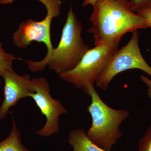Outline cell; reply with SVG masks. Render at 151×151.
<instances>
[{
    "mask_svg": "<svg viewBox=\"0 0 151 151\" xmlns=\"http://www.w3.org/2000/svg\"><path fill=\"white\" fill-rule=\"evenodd\" d=\"M46 9L47 14L42 20L29 19L25 21L13 35V42L19 48H26L33 41L43 42L47 48L46 58L50 56L54 49L52 44L50 27L52 18L59 15L60 8L50 6Z\"/></svg>",
    "mask_w": 151,
    "mask_h": 151,
    "instance_id": "cell-7",
    "label": "cell"
},
{
    "mask_svg": "<svg viewBox=\"0 0 151 151\" xmlns=\"http://www.w3.org/2000/svg\"><path fill=\"white\" fill-rule=\"evenodd\" d=\"M140 78L142 81L147 86V92L148 96L151 100V80L145 75L140 76Z\"/></svg>",
    "mask_w": 151,
    "mask_h": 151,
    "instance_id": "cell-15",
    "label": "cell"
},
{
    "mask_svg": "<svg viewBox=\"0 0 151 151\" xmlns=\"http://www.w3.org/2000/svg\"><path fill=\"white\" fill-rule=\"evenodd\" d=\"M90 17L94 45L118 46L122 36L139 29L149 27L145 19L131 10L128 0H97Z\"/></svg>",
    "mask_w": 151,
    "mask_h": 151,
    "instance_id": "cell-1",
    "label": "cell"
},
{
    "mask_svg": "<svg viewBox=\"0 0 151 151\" xmlns=\"http://www.w3.org/2000/svg\"><path fill=\"white\" fill-rule=\"evenodd\" d=\"M139 39V32L136 31L129 42L115 52L95 82L97 87L105 91L116 75L129 69H140L151 76V67L142 55Z\"/></svg>",
    "mask_w": 151,
    "mask_h": 151,
    "instance_id": "cell-5",
    "label": "cell"
},
{
    "mask_svg": "<svg viewBox=\"0 0 151 151\" xmlns=\"http://www.w3.org/2000/svg\"><path fill=\"white\" fill-rule=\"evenodd\" d=\"M82 25L77 19L72 8L67 14L58 46L50 56L40 61L25 60L29 68L34 72L42 71L47 65L59 75L77 65L89 49L81 37Z\"/></svg>",
    "mask_w": 151,
    "mask_h": 151,
    "instance_id": "cell-2",
    "label": "cell"
},
{
    "mask_svg": "<svg viewBox=\"0 0 151 151\" xmlns=\"http://www.w3.org/2000/svg\"><path fill=\"white\" fill-rule=\"evenodd\" d=\"M138 148L137 151H151V124L139 140Z\"/></svg>",
    "mask_w": 151,
    "mask_h": 151,
    "instance_id": "cell-12",
    "label": "cell"
},
{
    "mask_svg": "<svg viewBox=\"0 0 151 151\" xmlns=\"http://www.w3.org/2000/svg\"><path fill=\"white\" fill-rule=\"evenodd\" d=\"M1 77L4 81V98L0 107V120L6 118L10 108L16 106L19 100L29 97L35 92L27 74L20 76L14 70L6 69L3 71Z\"/></svg>",
    "mask_w": 151,
    "mask_h": 151,
    "instance_id": "cell-8",
    "label": "cell"
},
{
    "mask_svg": "<svg viewBox=\"0 0 151 151\" xmlns=\"http://www.w3.org/2000/svg\"><path fill=\"white\" fill-rule=\"evenodd\" d=\"M118 50V47L113 45H96L89 49L75 67L60 76L77 89H83L88 84H94Z\"/></svg>",
    "mask_w": 151,
    "mask_h": 151,
    "instance_id": "cell-4",
    "label": "cell"
},
{
    "mask_svg": "<svg viewBox=\"0 0 151 151\" xmlns=\"http://www.w3.org/2000/svg\"><path fill=\"white\" fill-rule=\"evenodd\" d=\"M150 0H130L129 1L130 8L134 13L141 9L147 7L148 6Z\"/></svg>",
    "mask_w": 151,
    "mask_h": 151,
    "instance_id": "cell-13",
    "label": "cell"
},
{
    "mask_svg": "<svg viewBox=\"0 0 151 151\" xmlns=\"http://www.w3.org/2000/svg\"><path fill=\"white\" fill-rule=\"evenodd\" d=\"M16 59H17V58L4 51L2 47V45L0 42V88L2 73L4 70L6 69L13 70L12 62L14 60Z\"/></svg>",
    "mask_w": 151,
    "mask_h": 151,
    "instance_id": "cell-11",
    "label": "cell"
},
{
    "mask_svg": "<svg viewBox=\"0 0 151 151\" xmlns=\"http://www.w3.org/2000/svg\"><path fill=\"white\" fill-rule=\"evenodd\" d=\"M97 0H84L83 3V6H86L89 5H93L95 2Z\"/></svg>",
    "mask_w": 151,
    "mask_h": 151,
    "instance_id": "cell-16",
    "label": "cell"
},
{
    "mask_svg": "<svg viewBox=\"0 0 151 151\" xmlns=\"http://www.w3.org/2000/svg\"><path fill=\"white\" fill-rule=\"evenodd\" d=\"M35 92L31 94V97L46 118V123L36 133L41 137H47L59 132L60 116L67 113V109L59 100L55 99L50 94L48 81L44 77L31 79Z\"/></svg>",
    "mask_w": 151,
    "mask_h": 151,
    "instance_id": "cell-6",
    "label": "cell"
},
{
    "mask_svg": "<svg viewBox=\"0 0 151 151\" xmlns=\"http://www.w3.org/2000/svg\"><path fill=\"white\" fill-rule=\"evenodd\" d=\"M148 7H149L151 8V0H150V2L149 3L148 6Z\"/></svg>",
    "mask_w": 151,
    "mask_h": 151,
    "instance_id": "cell-17",
    "label": "cell"
},
{
    "mask_svg": "<svg viewBox=\"0 0 151 151\" xmlns=\"http://www.w3.org/2000/svg\"><path fill=\"white\" fill-rule=\"evenodd\" d=\"M68 142L73 151H105L92 142L83 129L71 130L68 135Z\"/></svg>",
    "mask_w": 151,
    "mask_h": 151,
    "instance_id": "cell-9",
    "label": "cell"
},
{
    "mask_svg": "<svg viewBox=\"0 0 151 151\" xmlns=\"http://www.w3.org/2000/svg\"><path fill=\"white\" fill-rule=\"evenodd\" d=\"M83 90L91 98L87 111L92 123L86 135L98 147L105 151H111L123 136L120 126L129 117V112L126 109H113L107 105L96 92L94 84H88Z\"/></svg>",
    "mask_w": 151,
    "mask_h": 151,
    "instance_id": "cell-3",
    "label": "cell"
},
{
    "mask_svg": "<svg viewBox=\"0 0 151 151\" xmlns=\"http://www.w3.org/2000/svg\"><path fill=\"white\" fill-rule=\"evenodd\" d=\"M139 16L145 19L148 23L149 27H151V8L149 7L144 8L137 12Z\"/></svg>",
    "mask_w": 151,
    "mask_h": 151,
    "instance_id": "cell-14",
    "label": "cell"
},
{
    "mask_svg": "<svg viewBox=\"0 0 151 151\" xmlns=\"http://www.w3.org/2000/svg\"><path fill=\"white\" fill-rule=\"evenodd\" d=\"M0 151H30L22 143L20 131L12 118V127L5 139L0 142Z\"/></svg>",
    "mask_w": 151,
    "mask_h": 151,
    "instance_id": "cell-10",
    "label": "cell"
}]
</instances>
